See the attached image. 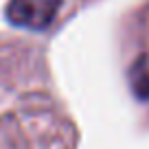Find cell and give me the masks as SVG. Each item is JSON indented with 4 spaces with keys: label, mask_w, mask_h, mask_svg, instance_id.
<instances>
[{
    "label": "cell",
    "mask_w": 149,
    "mask_h": 149,
    "mask_svg": "<svg viewBox=\"0 0 149 149\" xmlns=\"http://www.w3.org/2000/svg\"><path fill=\"white\" fill-rule=\"evenodd\" d=\"M64 0H9L7 2V20L15 26L44 31L53 24Z\"/></svg>",
    "instance_id": "cell-1"
}]
</instances>
